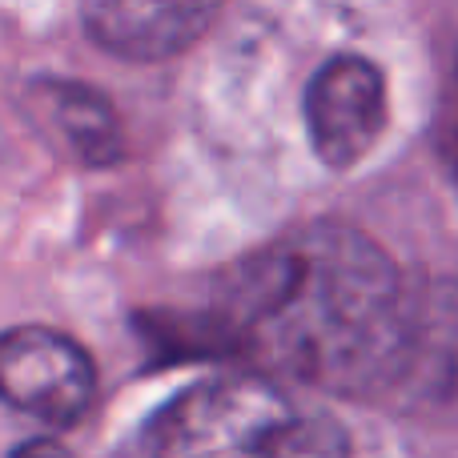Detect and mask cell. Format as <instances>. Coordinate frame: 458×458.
Returning a JSON list of instances; mask_svg holds the SVG:
<instances>
[{
	"label": "cell",
	"instance_id": "7",
	"mask_svg": "<svg viewBox=\"0 0 458 458\" xmlns=\"http://www.w3.org/2000/svg\"><path fill=\"white\" fill-rule=\"evenodd\" d=\"M53 113V125L61 129L64 145L85 165H113L121 157V125L105 93L77 81H45L40 85Z\"/></svg>",
	"mask_w": 458,
	"mask_h": 458
},
{
	"label": "cell",
	"instance_id": "5",
	"mask_svg": "<svg viewBox=\"0 0 458 458\" xmlns=\"http://www.w3.org/2000/svg\"><path fill=\"white\" fill-rule=\"evenodd\" d=\"M378 403L458 414V285H414L403 350Z\"/></svg>",
	"mask_w": 458,
	"mask_h": 458
},
{
	"label": "cell",
	"instance_id": "1",
	"mask_svg": "<svg viewBox=\"0 0 458 458\" xmlns=\"http://www.w3.org/2000/svg\"><path fill=\"white\" fill-rule=\"evenodd\" d=\"M414 285L350 225H301L225 274L201 334L269 382L382 398Z\"/></svg>",
	"mask_w": 458,
	"mask_h": 458
},
{
	"label": "cell",
	"instance_id": "2",
	"mask_svg": "<svg viewBox=\"0 0 458 458\" xmlns=\"http://www.w3.org/2000/svg\"><path fill=\"white\" fill-rule=\"evenodd\" d=\"M129 458H350V438L334 414L277 382L225 374L157 406Z\"/></svg>",
	"mask_w": 458,
	"mask_h": 458
},
{
	"label": "cell",
	"instance_id": "3",
	"mask_svg": "<svg viewBox=\"0 0 458 458\" xmlns=\"http://www.w3.org/2000/svg\"><path fill=\"white\" fill-rule=\"evenodd\" d=\"M97 398V370L85 346L48 326H13L0 334V403L21 414L72 427Z\"/></svg>",
	"mask_w": 458,
	"mask_h": 458
},
{
	"label": "cell",
	"instance_id": "6",
	"mask_svg": "<svg viewBox=\"0 0 458 458\" xmlns=\"http://www.w3.org/2000/svg\"><path fill=\"white\" fill-rule=\"evenodd\" d=\"M217 16V4H85L81 21H85L93 45L105 53L125 56V61H161L182 48H190L209 21Z\"/></svg>",
	"mask_w": 458,
	"mask_h": 458
},
{
	"label": "cell",
	"instance_id": "9",
	"mask_svg": "<svg viewBox=\"0 0 458 458\" xmlns=\"http://www.w3.org/2000/svg\"><path fill=\"white\" fill-rule=\"evenodd\" d=\"M8 458H72L64 451L56 438H29V443H21Z\"/></svg>",
	"mask_w": 458,
	"mask_h": 458
},
{
	"label": "cell",
	"instance_id": "4",
	"mask_svg": "<svg viewBox=\"0 0 458 458\" xmlns=\"http://www.w3.org/2000/svg\"><path fill=\"white\" fill-rule=\"evenodd\" d=\"M301 113L318 161L330 169H354L386 129V77L366 56L342 53L314 72Z\"/></svg>",
	"mask_w": 458,
	"mask_h": 458
},
{
	"label": "cell",
	"instance_id": "8",
	"mask_svg": "<svg viewBox=\"0 0 458 458\" xmlns=\"http://www.w3.org/2000/svg\"><path fill=\"white\" fill-rule=\"evenodd\" d=\"M443 153H446V165H451V177L458 185V64H454L451 93H446V109H443Z\"/></svg>",
	"mask_w": 458,
	"mask_h": 458
}]
</instances>
